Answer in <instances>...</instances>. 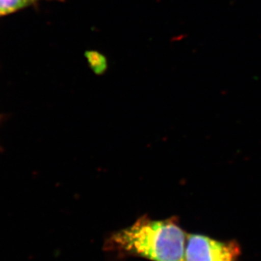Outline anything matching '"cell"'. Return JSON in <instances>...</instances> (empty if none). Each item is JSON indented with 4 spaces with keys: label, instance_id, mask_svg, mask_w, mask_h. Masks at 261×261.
<instances>
[{
    "label": "cell",
    "instance_id": "obj_2",
    "mask_svg": "<svg viewBox=\"0 0 261 261\" xmlns=\"http://www.w3.org/2000/svg\"><path fill=\"white\" fill-rule=\"evenodd\" d=\"M241 248L236 241H221L202 234H188L185 261H238Z\"/></svg>",
    "mask_w": 261,
    "mask_h": 261
},
{
    "label": "cell",
    "instance_id": "obj_1",
    "mask_svg": "<svg viewBox=\"0 0 261 261\" xmlns=\"http://www.w3.org/2000/svg\"><path fill=\"white\" fill-rule=\"evenodd\" d=\"M187 238L176 217L151 220L145 216L112 234L105 249L118 255L141 257L150 261H185Z\"/></svg>",
    "mask_w": 261,
    "mask_h": 261
},
{
    "label": "cell",
    "instance_id": "obj_3",
    "mask_svg": "<svg viewBox=\"0 0 261 261\" xmlns=\"http://www.w3.org/2000/svg\"><path fill=\"white\" fill-rule=\"evenodd\" d=\"M38 0H0V17L17 12L34 5Z\"/></svg>",
    "mask_w": 261,
    "mask_h": 261
}]
</instances>
